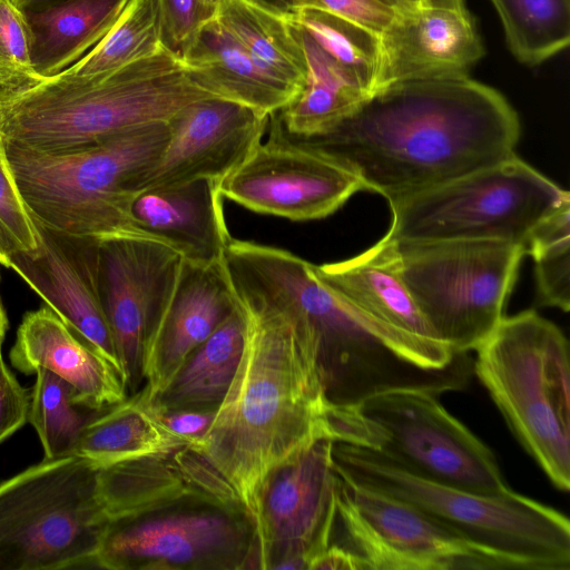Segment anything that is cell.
I'll return each mask as SVG.
<instances>
[{
    "label": "cell",
    "instance_id": "obj_1",
    "mask_svg": "<svg viewBox=\"0 0 570 570\" xmlns=\"http://www.w3.org/2000/svg\"><path fill=\"white\" fill-rule=\"evenodd\" d=\"M520 130L499 91L462 75L390 85L330 131L295 139L390 202L510 157Z\"/></svg>",
    "mask_w": 570,
    "mask_h": 570
},
{
    "label": "cell",
    "instance_id": "obj_2",
    "mask_svg": "<svg viewBox=\"0 0 570 570\" xmlns=\"http://www.w3.org/2000/svg\"><path fill=\"white\" fill-rule=\"evenodd\" d=\"M230 287L244 322L242 357L210 428L187 448L255 528L267 475L316 441L333 440L331 406L306 334L281 309Z\"/></svg>",
    "mask_w": 570,
    "mask_h": 570
},
{
    "label": "cell",
    "instance_id": "obj_3",
    "mask_svg": "<svg viewBox=\"0 0 570 570\" xmlns=\"http://www.w3.org/2000/svg\"><path fill=\"white\" fill-rule=\"evenodd\" d=\"M237 283L287 314L309 338L331 407L352 409L395 391L464 390L473 361L448 344L395 330L322 282L312 263L283 248L246 244Z\"/></svg>",
    "mask_w": 570,
    "mask_h": 570
},
{
    "label": "cell",
    "instance_id": "obj_4",
    "mask_svg": "<svg viewBox=\"0 0 570 570\" xmlns=\"http://www.w3.org/2000/svg\"><path fill=\"white\" fill-rule=\"evenodd\" d=\"M216 98L187 75L165 46L119 69L91 77L57 75L0 90V135L18 147L60 153L127 130L169 121L187 106Z\"/></svg>",
    "mask_w": 570,
    "mask_h": 570
},
{
    "label": "cell",
    "instance_id": "obj_5",
    "mask_svg": "<svg viewBox=\"0 0 570 570\" xmlns=\"http://www.w3.org/2000/svg\"><path fill=\"white\" fill-rule=\"evenodd\" d=\"M169 135L168 121H159L60 153L2 140L9 169L31 217L61 233L101 239L140 233L132 224L130 205Z\"/></svg>",
    "mask_w": 570,
    "mask_h": 570
},
{
    "label": "cell",
    "instance_id": "obj_6",
    "mask_svg": "<svg viewBox=\"0 0 570 570\" xmlns=\"http://www.w3.org/2000/svg\"><path fill=\"white\" fill-rule=\"evenodd\" d=\"M473 372L510 430L560 491L570 488V357L563 332L532 309L500 320Z\"/></svg>",
    "mask_w": 570,
    "mask_h": 570
},
{
    "label": "cell",
    "instance_id": "obj_7",
    "mask_svg": "<svg viewBox=\"0 0 570 570\" xmlns=\"http://www.w3.org/2000/svg\"><path fill=\"white\" fill-rule=\"evenodd\" d=\"M337 473L414 505L524 570L570 569V524L559 511L509 489L484 494L423 479L376 450L333 443Z\"/></svg>",
    "mask_w": 570,
    "mask_h": 570
},
{
    "label": "cell",
    "instance_id": "obj_8",
    "mask_svg": "<svg viewBox=\"0 0 570 570\" xmlns=\"http://www.w3.org/2000/svg\"><path fill=\"white\" fill-rule=\"evenodd\" d=\"M560 188L515 154L439 186L390 200L391 243L499 239L525 247L534 228L563 203Z\"/></svg>",
    "mask_w": 570,
    "mask_h": 570
},
{
    "label": "cell",
    "instance_id": "obj_9",
    "mask_svg": "<svg viewBox=\"0 0 570 570\" xmlns=\"http://www.w3.org/2000/svg\"><path fill=\"white\" fill-rule=\"evenodd\" d=\"M375 245L387 256L438 340L468 353L503 317L525 247L499 239Z\"/></svg>",
    "mask_w": 570,
    "mask_h": 570
},
{
    "label": "cell",
    "instance_id": "obj_10",
    "mask_svg": "<svg viewBox=\"0 0 570 570\" xmlns=\"http://www.w3.org/2000/svg\"><path fill=\"white\" fill-rule=\"evenodd\" d=\"M98 471L72 454L43 459L0 483V570L94 564L108 521Z\"/></svg>",
    "mask_w": 570,
    "mask_h": 570
},
{
    "label": "cell",
    "instance_id": "obj_11",
    "mask_svg": "<svg viewBox=\"0 0 570 570\" xmlns=\"http://www.w3.org/2000/svg\"><path fill=\"white\" fill-rule=\"evenodd\" d=\"M344 443L366 446L423 479L472 492L508 491L492 450L425 391L375 396L342 416Z\"/></svg>",
    "mask_w": 570,
    "mask_h": 570
},
{
    "label": "cell",
    "instance_id": "obj_12",
    "mask_svg": "<svg viewBox=\"0 0 570 570\" xmlns=\"http://www.w3.org/2000/svg\"><path fill=\"white\" fill-rule=\"evenodd\" d=\"M255 528L239 507L173 503L107 522L94 567L109 570H239L255 567Z\"/></svg>",
    "mask_w": 570,
    "mask_h": 570
},
{
    "label": "cell",
    "instance_id": "obj_13",
    "mask_svg": "<svg viewBox=\"0 0 570 570\" xmlns=\"http://www.w3.org/2000/svg\"><path fill=\"white\" fill-rule=\"evenodd\" d=\"M338 474L336 518L367 570H524L392 495Z\"/></svg>",
    "mask_w": 570,
    "mask_h": 570
},
{
    "label": "cell",
    "instance_id": "obj_14",
    "mask_svg": "<svg viewBox=\"0 0 570 570\" xmlns=\"http://www.w3.org/2000/svg\"><path fill=\"white\" fill-rule=\"evenodd\" d=\"M269 136L219 181L224 198L257 214L294 222L321 219L364 187L332 156L286 135L275 114Z\"/></svg>",
    "mask_w": 570,
    "mask_h": 570
},
{
    "label": "cell",
    "instance_id": "obj_15",
    "mask_svg": "<svg viewBox=\"0 0 570 570\" xmlns=\"http://www.w3.org/2000/svg\"><path fill=\"white\" fill-rule=\"evenodd\" d=\"M185 259L144 233L98 239V283L127 392L141 379L145 344L169 306Z\"/></svg>",
    "mask_w": 570,
    "mask_h": 570
},
{
    "label": "cell",
    "instance_id": "obj_16",
    "mask_svg": "<svg viewBox=\"0 0 570 570\" xmlns=\"http://www.w3.org/2000/svg\"><path fill=\"white\" fill-rule=\"evenodd\" d=\"M333 443L321 439L265 479L255 523V569H306L331 543L338 474Z\"/></svg>",
    "mask_w": 570,
    "mask_h": 570
},
{
    "label": "cell",
    "instance_id": "obj_17",
    "mask_svg": "<svg viewBox=\"0 0 570 570\" xmlns=\"http://www.w3.org/2000/svg\"><path fill=\"white\" fill-rule=\"evenodd\" d=\"M33 222L38 249L16 255L8 268L14 271L72 332L91 345L122 377L100 298L98 239L69 235L36 219Z\"/></svg>",
    "mask_w": 570,
    "mask_h": 570
},
{
    "label": "cell",
    "instance_id": "obj_18",
    "mask_svg": "<svg viewBox=\"0 0 570 570\" xmlns=\"http://www.w3.org/2000/svg\"><path fill=\"white\" fill-rule=\"evenodd\" d=\"M269 117L219 98L196 101L169 121L170 135L139 191L199 179L220 181L263 140Z\"/></svg>",
    "mask_w": 570,
    "mask_h": 570
},
{
    "label": "cell",
    "instance_id": "obj_19",
    "mask_svg": "<svg viewBox=\"0 0 570 570\" xmlns=\"http://www.w3.org/2000/svg\"><path fill=\"white\" fill-rule=\"evenodd\" d=\"M483 55V46L465 7L425 4L395 12L380 33L374 92L407 80L468 75Z\"/></svg>",
    "mask_w": 570,
    "mask_h": 570
},
{
    "label": "cell",
    "instance_id": "obj_20",
    "mask_svg": "<svg viewBox=\"0 0 570 570\" xmlns=\"http://www.w3.org/2000/svg\"><path fill=\"white\" fill-rule=\"evenodd\" d=\"M234 308L223 261L206 267L184 263L174 297L144 347L142 389L150 402Z\"/></svg>",
    "mask_w": 570,
    "mask_h": 570
},
{
    "label": "cell",
    "instance_id": "obj_21",
    "mask_svg": "<svg viewBox=\"0 0 570 570\" xmlns=\"http://www.w3.org/2000/svg\"><path fill=\"white\" fill-rule=\"evenodd\" d=\"M219 181L199 179L138 191L130 205L134 226L174 247L190 265L220 263L232 240Z\"/></svg>",
    "mask_w": 570,
    "mask_h": 570
},
{
    "label": "cell",
    "instance_id": "obj_22",
    "mask_svg": "<svg viewBox=\"0 0 570 570\" xmlns=\"http://www.w3.org/2000/svg\"><path fill=\"white\" fill-rule=\"evenodd\" d=\"M10 361L26 374L38 368L55 373L90 409L105 410L128 396L120 374L47 305L24 314Z\"/></svg>",
    "mask_w": 570,
    "mask_h": 570
},
{
    "label": "cell",
    "instance_id": "obj_23",
    "mask_svg": "<svg viewBox=\"0 0 570 570\" xmlns=\"http://www.w3.org/2000/svg\"><path fill=\"white\" fill-rule=\"evenodd\" d=\"M190 79L216 98L271 117L297 95L263 70L212 17L179 53Z\"/></svg>",
    "mask_w": 570,
    "mask_h": 570
},
{
    "label": "cell",
    "instance_id": "obj_24",
    "mask_svg": "<svg viewBox=\"0 0 570 570\" xmlns=\"http://www.w3.org/2000/svg\"><path fill=\"white\" fill-rule=\"evenodd\" d=\"M312 267L322 282L375 320L410 335L438 340L394 266L375 244L354 257Z\"/></svg>",
    "mask_w": 570,
    "mask_h": 570
},
{
    "label": "cell",
    "instance_id": "obj_25",
    "mask_svg": "<svg viewBox=\"0 0 570 570\" xmlns=\"http://www.w3.org/2000/svg\"><path fill=\"white\" fill-rule=\"evenodd\" d=\"M214 18L255 63L296 95L301 92L307 65L293 10L265 0H226Z\"/></svg>",
    "mask_w": 570,
    "mask_h": 570
},
{
    "label": "cell",
    "instance_id": "obj_26",
    "mask_svg": "<svg viewBox=\"0 0 570 570\" xmlns=\"http://www.w3.org/2000/svg\"><path fill=\"white\" fill-rule=\"evenodd\" d=\"M127 2L56 0L26 9L38 77H53L81 59L108 33Z\"/></svg>",
    "mask_w": 570,
    "mask_h": 570
},
{
    "label": "cell",
    "instance_id": "obj_27",
    "mask_svg": "<svg viewBox=\"0 0 570 570\" xmlns=\"http://www.w3.org/2000/svg\"><path fill=\"white\" fill-rule=\"evenodd\" d=\"M186 442L160 420L144 389L102 410L81 431L75 453L99 469L170 454Z\"/></svg>",
    "mask_w": 570,
    "mask_h": 570
},
{
    "label": "cell",
    "instance_id": "obj_28",
    "mask_svg": "<svg viewBox=\"0 0 570 570\" xmlns=\"http://www.w3.org/2000/svg\"><path fill=\"white\" fill-rule=\"evenodd\" d=\"M97 483L108 521L189 500L225 504L189 476L180 449L167 455L100 468Z\"/></svg>",
    "mask_w": 570,
    "mask_h": 570
},
{
    "label": "cell",
    "instance_id": "obj_29",
    "mask_svg": "<svg viewBox=\"0 0 570 570\" xmlns=\"http://www.w3.org/2000/svg\"><path fill=\"white\" fill-rule=\"evenodd\" d=\"M298 28L307 65L305 85L275 116L288 136L309 138L333 129L355 112L371 94L353 72Z\"/></svg>",
    "mask_w": 570,
    "mask_h": 570
},
{
    "label": "cell",
    "instance_id": "obj_30",
    "mask_svg": "<svg viewBox=\"0 0 570 570\" xmlns=\"http://www.w3.org/2000/svg\"><path fill=\"white\" fill-rule=\"evenodd\" d=\"M243 346L244 322L235 303L233 312L190 354L153 402L156 409L216 411L236 373Z\"/></svg>",
    "mask_w": 570,
    "mask_h": 570
},
{
    "label": "cell",
    "instance_id": "obj_31",
    "mask_svg": "<svg viewBox=\"0 0 570 570\" xmlns=\"http://www.w3.org/2000/svg\"><path fill=\"white\" fill-rule=\"evenodd\" d=\"M165 46L157 0H128L108 33L58 75L98 76L145 59Z\"/></svg>",
    "mask_w": 570,
    "mask_h": 570
},
{
    "label": "cell",
    "instance_id": "obj_32",
    "mask_svg": "<svg viewBox=\"0 0 570 570\" xmlns=\"http://www.w3.org/2000/svg\"><path fill=\"white\" fill-rule=\"evenodd\" d=\"M519 61L538 65L568 47L570 0H491Z\"/></svg>",
    "mask_w": 570,
    "mask_h": 570
},
{
    "label": "cell",
    "instance_id": "obj_33",
    "mask_svg": "<svg viewBox=\"0 0 570 570\" xmlns=\"http://www.w3.org/2000/svg\"><path fill=\"white\" fill-rule=\"evenodd\" d=\"M35 374L27 421L39 435L46 460L72 455L81 431L102 410L79 404L72 387L55 373L38 368Z\"/></svg>",
    "mask_w": 570,
    "mask_h": 570
},
{
    "label": "cell",
    "instance_id": "obj_34",
    "mask_svg": "<svg viewBox=\"0 0 570 570\" xmlns=\"http://www.w3.org/2000/svg\"><path fill=\"white\" fill-rule=\"evenodd\" d=\"M294 21L335 61L374 92L380 60V35L324 11L295 8Z\"/></svg>",
    "mask_w": 570,
    "mask_h": 570
},
{
    "label": "cell",
    "instance_id": "obj_35",
    "mask_svg": "<svg viewBox=\"0 0 570 570\" xmlns=\"http://www.w3.org/2000/svg\"><path fill=\"white\" fill-rule=\"evenodd\" d=\"M525 254L532 256L541 305L570 308V200L548 215L531 233Z\"/></svg>",
    "mask_w": 570,
    "mask_h": 570
},
{
    "label": "cell",
    "instance_id": "obj_36",
    "mask_svg": "<svg viewBox=\"0 0 570 570\" xmlns=\"http://www.w3.org/2000/svg\"><path fill=\"white\" fill-rule=\"evenodd\" d=\"M39 80L26 11L16 0H0V90H16Z\"/></svg>",
    "mask_w": 570,
    "mask_h": 570
},
{
    "label": "cell",
    "instance_id": "obj_37",
    "mask_svg": "<svg viewBox=\"0 0 570 570\" xmlns=\"http://www.w3.org/2000/svg\"><path fill=\"white\" fill-rule=\"evenodd\" d=\"M38 246L33 218L14 184L0 135V265L8 268L12 257L33 253Z\"/></svg>",
    "mask_w": 570,
    "mask_h": 570
},
{
    "label": "cell",
    "instance_id": "obj_38",
    "mask_svg": "<svg viewBox=\"0 0 570 570\" xmlns=\"http://www.w3.org/2000/svg\"><path fill=\"white\" fill-rule=\"evenodd\" d=\"M165 45L178 55L210 19L202 0H157Z\"/></svg>",
    "mask_w": 570,
    "mask_h": 570
},
{
    "label": "cell",
    "instance_id": "obj_39",
    "mask_svg": "<svg viewBox=\"0 0 570 570\" xmlns=\"http://www.w3.org/2000/svg\"><path fill=\"white\" fill-rule=\"evenodd\" d=\"M293 9L307 8L338 16L381 33L394 11L377 0H292Z\"/></svg>",
    "mask_w": 570,
    "mask_h": 570
},
{
    "label": "cell",
    "instance_id": "obj_40",
    "mask_svg": "<svg viewBox=\"0 0 570 570\" xmlns=\"http://www.w3.org/2000/svg\"><path fill=\"white\" fill-rule=\"evenodd\" d=\"M29 394L8 368L0 352V443L28 417Z\"/></svg>",
    "mask_w": 570,
    "mask_h": 570
},
{
    "label": "cell",
    "instance_id": "obj_41",
    "mask_svg": "<svg viewBox=\"0 0 570 570\" xmlns=\"http://www.w3.org/2000/svg\"><path fill=\"white\" fill-rule=\"evenodd\" d=\"M216 411H159V416L175 435L184 440L187 446H191L206 434L214 421Z\"/></svg>",
    "mask_w": 570,
    "mask_h": 570
},
{
    "label": "cell",
    "instance_id": "obj_42",
    "mask_svg": "<svg viewBox=\"0 0 570 570\" xmlns=\"http://www.w3.org/2000/svg\"><path fill=\"white\" fill-rule=\"evenodd\" d=\"M307 570H367L365 561L351 549L338 543H330L326 548L311 557Z\"/></svg>",
    "mask_w": 570,
    "mask_h": 570
},
{
    "label": "cell",
    "instance_id": "obj_43",
    "mask_svg": "<svg viewBox=\"0 0 570 570\" xmlns=\"http://www.w3.org/2000/svg\"><path fill=\"white\" fill-rule=\"evenodd\" d=\"M384 6L392 9L394 12H402L412 9L423 7L426 3L425 0H377Z\"/></svg>",
    "mask_w": 570,
    "mask_h": 570
},
{
    "label": "cell",
    "instance_id": "obj_44",
    "mask_svg": "<svg viewBox=\"0 0 570 570\" xmlns=\"http://www.w3.org/2000/svg\"><path fill=\"white\" fill-rule=\"evenodd\" d=\"M428 4L435 7L464 8V0H425Z\"/></svg>",
    "mask_w": 570,
    "mask_h": 570
},
{
    "label": "cell",
    "instance_id": "obj_45",
    "mask_svg": "<svg viewBox=\"0 0 570 570\" xmlns=\"http://www.w3.org/2000/svg\"><path fill=\"white\" fill-rule=\"evenodd\" d=\"M7 328H8V318H7V314H6V311L3 308V305H2V302L0 298V352H1V346H2V342H3L4 335H6Z\"/></svg>",
    "mask_w": 570,
    "mask_h": 570
},
{
    "label": "cell",
    "instance_id": "obj_46",
    "mask_svg": "<svg viewBox=\"0 0 570 570\" xmlns=\"http://www.w3.org/2000/svg\"><path fill=\"white\" fill-rule=\"evenodd\" d=\"M202 1H203V4H204L207 13L212 18L215 16V13L218 11V9L223 6V3L226 0H202Z\"/></svg>",
    "mask_w": 570,
    "mask_h": 570
},
{
    "label": "cell",
    "instance_id": "obj_47",
    "mask_svg": "<svg viewBox=\"0 0 570 570\" xmlns=\"http://www.w3.org/2000/svg\"><path fill=\"white\" fill-rule=\"evenodd\" d=\"M52 0H21V7L26 9L35 8L37 6L47 3Z\"/></svg>",
    "mask_w": 570,
    "mask_h": 570
},
{
    "label": "cell",
    "instance_id": "obj_48",
    "mask_svg": "<svg viewBox=\"0 0 570 570\" xmlns=\"http://www.w3.org/2000/svg\"><path fill=\"white\" fill-rule=\"evenodd\" d=\"M285 10H293L292 0H265Z\"/></svg>",
    "mask_w": 570,
    "mask_h": 570
},
{
    "label": "cell",
    "instance_id": "obj_49",
    "mask_svg": "<svg viewBox=\"0 0 570 570\" xmlns=\"http://www.w3.org/2000/svg\"><path fill=\"white\" fill-rule=\"evenodd\" d=\"M334 410H335V409H334ZM334 410H333V411H334ZM332 420H333V412H332ZM333 425H334V422H333ZM334 429H335V426H334ZM335 432H336V430H335ZM336 436H337V433H336ZM337 442H338V438H337Z\"/></svg>",
    "mask_w": 570,
    "mask_h": 570
},
{
    "label": "cell",
    "instance_id": "obj_50",
    "mask_svg": "<svg viewBox=\"0 0 570 570\" xmlns=\"http://www.w3.org/2000/svg\"><path fill=\"white\" fill-rule=\"evenodd\" d=\"M20 4V0H16ZM21 6V4H20Z\"/></svg>",
    "mask_w": 570,
    "mask_h": 570
}]
</instances>
